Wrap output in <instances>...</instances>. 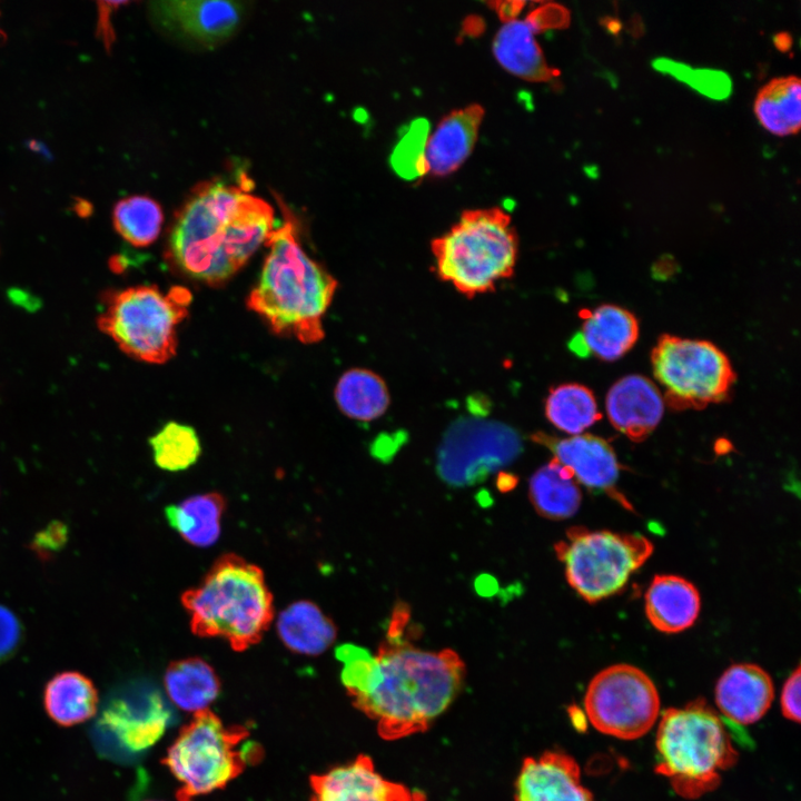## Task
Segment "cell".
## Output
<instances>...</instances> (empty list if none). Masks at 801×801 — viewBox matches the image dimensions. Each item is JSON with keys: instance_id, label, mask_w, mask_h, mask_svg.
<instances>
[{"instance_id": "6da1fadb", "label": "cell", "mask_w": 801, "mask_h": 801, "mask_svg": "<svg viewBox=\"0 0 801 801\" xmlns=\"http://www.w3.org/2000/svg\"><path fill=\"white\" fill-rule=\"evenodd\" d=\"M408 622V606L398 604L376 655L353 644L336 650L347 693L358 710L376 721L385 740L426 731L457 696L465 679V664L455 651L414 646L406 637Z\"/></svg>"}, {"instance_id": "7a4b0ae2", "label": "cell", "mask_w": 801, "mask_h": 801, "mask_svg": "<svg viewBox=\"0 0 801 801\" xmlns=\"http://www.w3.org/2000/svg\"><path fill=\"white\" fill-rule=\"evenodd\" d=\"M273 207L222 182L198 187L178 212L169 257L186 276L209 286L229 280L275 229Z\"/></svg>"}, {"instance_id": "3957f363", "label": "cell", "mask_w": 801, "mask_h": 801, "mask_svg": "<svg viewBox=\"0 0 801 801\" xmlns=\"http://www.w3.org/2000/svg\"><path fill=\"white\" fill-rule=\"evenodd\" d=\"M266 244L269 247L247 306L278 334L304 344L324 338L323 318L337 280L313 260L299 244L295 224L286 215Z\"/></svg>"}, {"instance_id": "277c9868", "label": "cell", "mask_w": 801, "mask_h": 801, "mask_svg": "<svg viewBox=\"0 0 801 801\" xmlns=\"http://www.w3.org/2000/svg\"><path fill=\"white\" fill-rule=\"evenodd\" d=\"M194 634L222 637L233 650L258 643L274 617L263 571L236 554L216 560L200 583L181 595Z\"/></svg>"}, {"instance_id": "5b68a950", "label": "cell", "mask_w": 801, "mask_h": 801, "mask_svg": "<svg viewBox=\"0 0 801 801\" xmlns=\"http://www.w3.org/2000/svg\"><path fill=\"white\" fill-rule=\"evenodd\" d=\"M655 746L656 771L688 799L714 790L738 759L721 716L701 699L663 713Z\"/></svg>"}, {"instance_id": "8992f818", "label": "cell", "mask_w": 801, "mask_h": 801, "mask_svg": "<svg viewBox=\"0 0 801 801\" xmlns=\"http://www.w3.org/2000/svg\"><path fill=\"white\" fill-rule=\"evenodd\" d=\"M431 249L438 277L473 298L493 291L514 274L518 240L511 216L500 207L469 209Z\"/></svg>"}, {"instance_id": "52a82bcc", "label": "cell", "mask_w": 801, "mask_h": 801, "mask_svg": "<svg viewBox=\"0 0 801 801\" xmlns=\"http://www.w3.org/2000/svg\"><path fill=\"white\" fill-rule=\"evenodd\" d=\"M190 291L174 286H134L107 296L98 317L100 330L135 359L162 364L175 356L177 329L187 317Z\"/></svg>"}, {"instance_id": "ba28073f", "label": "cell", "mask_w": 801, "mask_h": 801, "mask_svg": "<svg viewBox=\"0 0 801 801\" xmlns=\"http://www.w3.org/2000/svg\"><path fill=\"white\" fill-rule=\"evenodd\" d=\"M246 736L245 728H227L209 710L195 713L162 760L179 783L178 801L221 789L240 774L249 760L248 748L239 749Z\"/></svg>"}, {"instance_id": "9c48e42d", "label": "cell", "mask_w": 801, "mask_h": 801, "mask_svg": "<svg viewBox=\"0 0 801 801\" xmlns=\"http://www.w3.org/2000/svg\"><path fill=\"white\" fill-rule=\"evenodd\" d=\"M555 552L571 587L595 603L621 591L651 556L653 545L640 534L572 527Z\"/></svg>"}, {"instance_id": "30bf717a", "label": "cell", "mask_w": 801, "mask_h": 801, "mask_svg": "<svg viewBox=\"0 0 801 801\" xmlns=\"http://www.w3.org/2000/svg\"><path fill=\"white\" fill-rule=\"evenodd\" d=\"M651 362L673 409H702L720 403L735 380L728 356L708 340L662 335L652 349Z\"/></svg>"}, {"instance_id": "8fae6325", "label": "cell", "mask_w": 801, "mask_h": 801, "mask_svg": "<svg viewBox=\"0 0 801 801\" xmlns=\"http://www.w3.org/2000/svg\"><path fill=\"white\" fill-rule=\"evenodd\" d=\"M584 708L597 731L622 740H634L654 725L660 696L655 684L642 670L630 664H615L591 680Z\"/></svg>"}, {"instance_id": "7c38bea8", "label": "cell", "mask_w": 801, "mask_h": 801, "mask_svg": "<svg viewBox=\"0 0 801 801\" xmlns=\"http://www.w3.org/2000/svg\"><path fill=\"white\" fill-rule=\"evenodd\" d=\"M521 449V439L511 427L494 421L461 419L447 429L436 467L446 484L469 486L511 464Z\"/></svg>"}, {"instance_id": "4fadbf2b", "label": "cell", "mask_w": 801, "mask_h": 801, "mask_svg": "<svg viewBox=\"0 0 801 801\" xmlns=\"http://www.w3.org/2000/svg\"><path fill=\"white\" fill-rule=\"evenodd\" d=\"M169 721L170 712L160 693L150 686L134 685L109 699L98 726L118 748L138 753L161 738Z\"/></svg>"}, {"instance_id": "5bb4252c", "label": "cell", "mask_w": 801, "mask_h": 801, "mask_svg": "<svg viewBox=\"0 0 801 801\" xmlns=\"http://www.w3.org/2000/svg\"><path fill=\"white\" fill-rule=\"evenodd\" d=\"M566 17L560 6L547 4L525 19L515 16L504 19L492 44L495 59L507 72L523 80H551L556 72L547 65L536 34L546 27L560 26Z\"/></svg>"}, {"instance_id": "9a60e30c", "label": "cell", "mask_w": 801, "mask_h": 801, "mask_svg": "<svg viewBox=\"0 0 801 801\" xmlns=\"http://www.w3.org/2000/svg\"><path fill=\"white\" fill-rule=\"evenodd\" d=\"M312 801H423L404 784L383 778L368 755L310 778Z\"/></svg>"}, {"instance_id": "2e32d148", "label": "cell", "mask_w": 801, "mask_h": 801, "mask_svg": "<svg viewBox=\"0 0 801 801\" xmlns=\"http://www.w3.org/2000/svg\"><path fill=\"white\" fill-rule=\"evenodd\" d=\"M484 115V108L473 103L443 117L426 139L416 172L443 177L456 171L474 149Z\"/></svg>"}, {"instance_id": "e0dca14e", "label": "cell", "mask_w": 801, "mask_h": 801, "mask_svg": "<svg viewBox=\"0 0 801 801\" xmlns=\"http://www.w3.org/2000/svg\"><path fill=\"white\" fill-rule=\"evenodd\" d=\"M531 438L548 448L553 458L565 466L576 482L590 490L612 492L615 497L620 465L605 439L591 434L556 438L543 432L533 434Z\"/></svg>"}, {"instance_id": "ac0fdd59", "label": "cell", "mask_w": 801, "mask_h": 801, "mask_svg": "<svg viewBox=\"0 0 801 801\" xmlns=\"http://www.w3.org/2000/svg\"><path fill=\"white\" fill-rule=\"evenodd\" d=\"M515 801H595L581 782L576 761L558 751L523 761L515 784Z\"/></svg>"}, {"instance_id": "d6986e66", "label": "cell", "mask_w": 801, "mask_h": 801, "mask_svg": "<svg viewBox=\"0 0 801 801\" xmlns=\"http://www.w3.org/2000/svg\"><path fill=\"white\" fill-rule=\"evenodd\" d=\"M152 17L165 27L202 43L229 37L239 24L241 4L224 0H166L150 3Z\"/></svg>"}, {"instance_id": "ffe728a7", "label": "cell", "mask_w": 801, "mask_h": 801, "mask_svg": "<svg viewBox=\"0 0 801 801\" xmlns=\"http://www.w3.org/2000/svg\"><path fill=\"white\" fill-rule=\"evenodd\" d=\"M663 397L646 377L627 375L609 389L606 413L614 428L634 442L646 438L660 423Z\"/></svg>"}, {"instance_id": "44dd1931", "label": "cell", "mask_w": 801, "mask_h": 801, "mask_svg": "<svg viewBox=\"0 0 801 801\" xmlns=\"http://www.w3.org/2000/svg\"><path fill=\"white\" fill-rule=\"evenodd\" d=\"M773 696L770 675L752 663L731 665L715 686L719 710L729 721L740 725L759 721L770 709Z\"/></svg>"}, {"instance_id": "7402d4cb", "label": "cell", "mask_w": 801, "mask_h": 801, "mask_svg": "<svg viewBox=\"0 0 801 801\" xmlns=\"http://www.w3.org/2000/svg\"><path fill=\"white\" fill-rule=\"evenodd\" d=\"M637 337L639 324L632 313L615 305H601L585 312L582 328L572 337L568 348L581 357L612 362L625 355Z\"/></svg>"}, {"instance_id": "603a6c76", "label": "cell", "mask_w": 801, "mask_h": 801, "mask_svg": "<svg viewBox=\"0 0 801 801\" xmlns=\"http://www.w3.org/2000/svg\"><path fill=\"white\" fill-rule=\"evenodd\" d=\"M700 607L696 587L678 575H656L645 593V614L663 633H679L692 626Z\"/></svg>"}, {"instance_id": "cb8c5ba5", "label": "cell", "mask_w": 801, "mask_h": 801, "mask_svg": "<svg viewBox=\"0 0 801 801\" xmlns=\"http://www.w3.org/2000/svg\"><path fill=\"white\" fill-rule=\"evenodd\" d=\"M42 703L52 722L70 728L97 714L99 695L90 678L78 671H63L46 683Z\"/></svg>"}, {"instance_id": "d4e9b609", "label": "cell", "mask_w": 801, "mask_h": 801, "mask_svg": "<svg viewBox=\"0 0 801 801\" xmlns=\"http://www.w3.org/2000/svg\"><path fill=\"white\" fill-rule=\"evenodd\" d=\"M278 636L293 652L318 655L335 641L334 622L310 601H297L280 612L277 620Z\"/></svg>"}, {"instance_id": "484cf974", "label": "cell", "mask_w": 801, "mask_h": 801, "mask_svg": "<svg viewBox=\"0 0 801 801\" xmlns=\"http://www.w3.org/2000/svg\"><path fill=\"white\" fill-rule=\"evenodd\" d=\"M226 508L222 495L216 492L190 496L165 510L169 525L189 544L207 547L220 535Z\"/></svg>"}, {"instance_id": "4316f807", "label": "cell", "mask_w": 801, "mask_h": 801, "mask_svg": "<svg viewBox=\"0 0 801 801\" xmlns=\"http://www.w3.org/2000/svg\"><path fill=\"white\" fill-rule=\"evenodd\" d=\"M164 682L171 702L181 710L194 713L208 710L220 689L214 669L200 657H188L170 663Z\"/></svg>"}, {"instance_id": "83f0119b", "label": "cell", "mask_w": 801, "mask_h": 801, "mask_svg": "<svg viewBox=\"0 0 801 801\" xmlns=\"http://www.w3.org/2000/svg\"><path fill=\"white\" fill-rule=\"evenodd\" d=\"M530 498L541 516L564 520L576 513L582 495L571 472L553 458L531 477Z\"/></svg>"}, {"instance_id": "f1b7e54d", "label": "cell", "mask_w": 801, "mask_h": 801, "mask_svg": "<svg viewBox=\"0 0 801 801\" xmlns=\"http://www.w3.org/2000/svg\"><path fill=\"white\" fill-rule=\"evenodd\" d=\"M335 400L345 416L369 422L385 414L390 396L379 375L365 368H352L339 377Z\"/></svg>"}, {"instance_id": "f546056e", "label": "cell", "mask_w": 801, "mask_h": 801, "mask_svg": "<svg viewBox=\"0 0 801 801\" xmlns=\"http://www.w3.org/2000/svg\"><path fill=\"white\" fill-rule=\"evenodd\" d=\"M758 121L775 136L797 134L801 126V82L795 76L775 78L756 95Z\"/></svg>"}, {"instance_id": "4dcf8cb0", "label": "cell", "mask_w": 801, "mask_h": 801, "mask_svg": "<svg viewBox=\"0 0 801 801\" xmlns=\"http://www.w3.org/2000/svg\"><path fill=\"white\" fill-rule=\"evenodd\" d=\"M545 415L552 425L571 435L581 434L601 418L592 390L576 383L551 389L545 400Z\"/></svg>"}, {"instance_id": "1f68e13d", "label": "cell", "mask_w": 801, "mask_h": 801, "mask_svg": "<svg viewBox=\"0 0 801 801\" xmlns=\"http://www.w3.org/2000/svg\"><path fill=\"white\" fill-rule=\"evenodd\" d=\"M116 231L135 247H146L159 236L164 215L157 201L147 196L119 200L112 212Z\"/></svg>"}, {"instance_id": "d6a6232c", "label": "cell", "mask_w": 801, "mask_h": 801, "mask_svg": "<svg viewBox=\"0 0 801 801\" xmlns=\"http://www.w3.org/2000/svg\"><path fill=\"white\" fill-rule=\"evenodd\" d=\"M158 467L178 472L194 465L201 453L199 437L194 427L168 422L149 441Z\"/></svg>"}, {"instance_id": "836d02e7", "label": "cell", "mask_w": 801, "mask_h": 801, "mask_svg": "<svg viewBox=\"0 0 801 801\" xmlns=\"http://www.w3.org/2000/svg\"><path fill=\"white\" fill-rule=\"evenodd\" d=\"M22 640V626L16 614L0 605V663L10 659Z\"/></svg>"}, {"instance_id": "e575fe53", "label": "cell", "mask_w": 801, "mask_h": 801, "mask_svg": "<svg viewBox=\"0 0 801 801\" xmlns=\"http://www.w3.org/2000/svg\"><path fill=\"white\" fill-rule=\"evenodd\" d=\"M67 527L62 523L53 522L36 534L32 546L39 555L47 557L61 550L67 542Z\"/></svg>"}, {"instance_id": "d590c367", "label": "cell", "mask_w": 801, "mask_h": 801, "mask_svg": "<svg viewBox=\"0 0 801 801\" xmlns=\"http://www.w3.org/2000/svg\"><path fill=\"white\" fill-rule=\"evenodd\" d=\"M800 688L801 674L800 666H798L785 680L780 698L782 714L785 719L794 722L800 721Z\"/></svg>"}, {"instance_id": "8d00e7d4", "label": "cell", "mask_w": 801, "mask_h": 801, "mask_svg": "<svg viewBox=\"0 0 801 801\" xmlns=\"http://www.w3.org/2000/svg\"><path fill=\"white\" fill-rule=\"evenodd\" d=\"M73 209L80 217L85 218L92 214L93 207L88 200L77 198L76 202L73 204Z\"/></svg>"}]
</instances>
